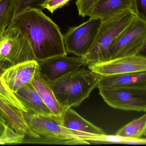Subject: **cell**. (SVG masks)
<instances>
[{"mask_svg":"<svg viewBox=\"0 0 146 146\" xmlns=\"http://www.w3.org/2000/svg\"><path fill=\"white\" fill-rule=\"evenodd\" d=\"M12 25L29 43L38 62L67 55L63 34L42 10L28 9L14 17Z\"/></svg>","mask_w":146,"mask_h":146,"instance_id":"cell-1","label":"cell"},{"mask_svg":"<svg viewBox=\"0 0 146 146\" xmlns=\"http://www.w3.org/2000/svg\"><path fill=\"white\" fill-rule=\"evenodd\" d=\"M100 75L84 67L79 68L60 78L48 82L64 111L80 106L98 87Z\"/></svg>","mask_w":146,"mask_h":146,"instance_id":"cell-2","label":"cell"},{"mask_svg":"<svg viewBox=\"0 0 146 146\" xmlns=\"http://www.w3.org/2000/svg\"><path fill=\"white\" fill-rule=\"evenodd\" d=\"M137 17L133 9H128L102 21L93 45L82 57L87 66L110 61L111 46Z\"/></svg>","mask_w":146,"mask_h":146,"instance_id":"cell-3","label":"cell"},{"mask_svg":"<svg viewBox=\"0 0 146 146\" xmlns=\"http://www.w3.org/2000/svg\"><path fill=\"white\" fill-rule=\"evenodd\" d=\"M26 121L35 138L24 142L49 145H90L73 133L54 116H44L23 112Z\"/></svg>","mask_w":146,"mask_h":146,"instance_id":"cell-4","label":"cell"},{"mask_svg":"<svg viewBox=\"0 0 146 146\" xmlns=\"http://www.w3.org/2000/svg\"><path fill=\"white\" fill-rule=\"evenodd\" d=\"M3 35V40L0 44V69L2 71L19 63L36 60L29 43L12 23Z\"/></svg>","mask_w":146,"mask_h":146,"instance_id":"cell-5","label":"cell"},{"mask_svg":"<svg viewBox=\"0 0 146 146\" xmlns=\"http://www.w3.org/2000/svg\"><path fill=\"white\" fill-rule=\"evenodd\" d=\"M102 20L90 18L80 25L71 27L63 34L67 53L82 57L93 45L98 32Z\"/></svg>","mask_w":146,"mask_h":146,"instance_id":"cell-6","label":"cell"},{"mask_svg":"<svg viewBox=\"0 0 146 146\" xmlns=\"http://www.w3.org/2000/svg\"><path fill=\"white\" fill-rule=\"evenodd\" d=\"M100 95L110 107L123 111L146 112V87L98 88Z\"/></svg>","mask_w":146,"mask_h":146,"instance_id":"cell-7","label":"cell"},{"mask_svg":"<svg viewBox=\"0 0 146 146\" xmlns=\"http://www.w3.org/2000/svg\"><path fill=\"white\" fill-rule=\"evenodd\" d=\"M146 42V22L137 18L110 48V60L139 54Z\"/></svg>","mask_w":146,"mask_h":146,"instance_id":"cell-8","label":"cell"},{"mask_svg":"<svg viewBox=\"0 0 146 146\" xmlns=\"http://www.w3.org/2000/svg\"><path fill=\"white\" fill-rule=\"evenodd\" d=\"M38 72L46 81H53L73 70L87 66L82 57L60 55L38 62Z\"/></svg>","mask_w":146,"mask_h":146,"instance_id":"cell-9","label":"cell"},{"mask_svg":"<svg viewBox=\"0 0 146 146\" xmlns=\"http://www.w3.org/2000/svg\"><path fill=\"white\" fill-rule=\"evenodd\" d=\"M88 68L100 75H112L146 71V56L141 54L89 64Z\"/></svg>","mask_w":146,"mask_h":146,"instance_id":"cell-10","label":"cell"},{"mask_svg":"<svg viewBox=\"0 0 146 146\" xmlns=\"http://www.w3.org/2000/svg\"><path fill=\"white\" fill-rule=\"evenodd\" d=\"M38 69L37 61H28L3 69L1 72V78L6 85L15 94L31 83Z\"/></svg>","mask_w":146,"mask_h":146,"instance_id":"cell-11","label":"cell"},{"mask_svg":"<svg viewBox=\"0 0 146 146\" xmlns=\"http://www.w3.org/2000/svg\"><path fill=\"white\" fill-rule=\"evenodd\" d=\"M146 87V71L100 75L98 88Z\"/></svg>","mask_w":146,"mask_h":146,"instance_id":"cell-12","label":"cell"},{"mask_svg":"<svg viewBox=\"0 0 146 146\" xmlns=\"http://www.w3.org/2000/svg\"><path fill=\"white\" fill-rule=\"evenodd\" d=\"M0 113L6 124L19 134L35 138L23 115V111L8 103L0 97Z\"/></svg>","mask_w":146,"mask_h":146,"instance_id":"cell-13","label":"cell"},{"mask_svg":"<svg viewBox=\"0 0 146 146\" xmlns=\"http://www.w3.org/2000/svg\"><path fill=\"white\" fill-rule=\"evenodd\" d=\"M61 124L80 138L88 133L105 134L101 128L81 116L72 108L67 109L64 111Z\"/></svg>","mask_w":146,"mask_h":146,"instance_id":"cell-14","label":"cell"},{"mask_svg":"<svg viewBox=\"0 0 146 146\" xmlns=\"http://www.w3.org/2000/svg\"><path fill=\"white\" fill-rule=\"evenodd\" d=\"M15 94L29 113L44 116H54L32 82L22 87Z\"/></svg>","mask_w":146,"mask_h":146,"instance_id":"cell-15","label":"cell"},{"mask_svg":"<svg viewBox=\"0 0 146 146\" xmlns=\"http://www.w3.org/2000/svg\"><path fill=\"white\" fill-rule=\"evenodd\" d=\"M133 9V0H99L88 16L103 21L123 11Z\"/></svg>","mask_w":146,"mask_h":146,"instance_id":"cell-16","label":"cell"},{"mask_svg":"<svg viewBox=\"0 0 146 146\" xmlns=\"http://www.w3.org/2000/svg\"><path fill=\"white\" fill-rule=\"evenodd\" d=\"M32 84L44 103L50 110L53 115L61 123L64 111L58 103L49 83L40 75L38 70L35 75Z\"/></svg>","mask_w":146,"mask_h":146,"instance_id":"cell-17","label":"cell"},{"mask_svg":"<svg viewBox=\"0 0 146 146\" xmlns=\"http://www.w3.org/2000/svg\"><path fill=\"white\" fill-rule=\"evenodd\" d=\"M116 135L122 137L140 138L146 136V113L120 129Z\"/></svg>","mask_w":146,"mask_h":146,"instance_id":"cell-18","label":"cell"},{"mask_svg":"<svg viewBox=\"0 0 146 146\" xmlns=\"http://www.w3.org/2000/svg\"><path fill=\"white\" fill-rule=\"evenodd\" d=\"M18 0L0 1V33L3 34L13 22L17 7Z\"/></svg>","mask_w":146,"mask_h":146,"instance_id":"cell-19","label":"cell"},{"mask_svg":"<svg viewBox=\"0 0 146 146\" xmlns=\"http://www.w3.org/2000/svg\"><path fill=\"white\" fill-rule=\"evenodd\" d=\"M0 97L8 103L18 108L24 112H28L21 101L12 92L3 82L0 72Z\"/></svg>","mask_w":146,"mask_h":146,"instance_id":"cell-20","label":"cell"},{"mask_svg":"<svg viewBox=\"0 0 146 146\" xmlns=\"http://www.w3.org/2000/svg\"><path fill=\"white\" fill-rule=\"evenodd\" d=\"M47 1L48 0H18L15 16L28 9L42 10L41 5Z\"/></svg>","mask_w":146,"mask_h":146,"instance_id":"cell-21","label":"cell"},{"mask_svg":"<svg viewBox=\"0 0 146 146\" xmlns=\"http://www.w3.org/2000/svg\"><path fill=\"white\" fill-rule=\"evenodd\" d=\"M99 0H76V5L78 13L82 17L88 16V13L98 1Z\"/></svg>","mask_w":146,"mask_h":146,"instance_id":"cell-22","label":"cell"},{"mask_svg":"<svg viewBox=\"0 0 146 146\" xmlns=\"http://www.w3.org/2000/svg\"><path fill=\"white\" fill-rule=\"evenodd\" d=\"M71 0H48L41 5V9H47L53 14L55 10L67 4Z\"/></svg>","mask_w":146,"mask_h":146,"instance_id":"cell-23","label":"cell"},{"mask_svg":"<svg viewBox=\"0 0 146 146\" xmlns=\"http://www.w3.org/2000/svg\"><path fill=\"white\" fill-rule=\"evenodd\" d=\"M133 10L137 17L146 22V0H133Z\"/></svg>","mask_w":146,"mask_h":146,"instance_id":"cell-24","label":"cell"},{"mask_svg":"<svg viewBox=\"0 0 146 146\" xmlns=\"http://www.w3.org/2000/svg\"><path fill=\"white\" fill-rule=\"evenodd\" d=\"M7 124L0 120V145H2L1 139L6 130Z\"/></svg>","mask_w":146,"mask_h":146,"instance_id":"cell-25","label":"cell"},{"mask_svg":"<svg viewBox=\"0 0 146 146\" xmlns=\"http://www.w3.org/2000/svg\"><path fill=\"white\" fill-rule=\"evenodd\" d=\"M139 54L143 55L146 56V42L144 47H143Z\"/></svg>","mask_w":146,"mask_h":146,"instance_id":"cell-26","label":"cell"},{"mask_svg":"<svg viewBox=\"0 0 146 146\" xmlns=\"http://www.w3.org/2000/svg\"><path fill=\"white\" fill-rule=\"evenodd\" d=\"M3 40V35L2 33H0V42H1Z\"/></svg>","mask_w":146,"mask_h":146,"instance_id":"cell-27","label":"cell"},{"mask_svg":"<svg viewBox=\"0 0 146 146\" xmlns=\"http://www.w3.org/2000/svg\"><path fill=\"white\" fill-rule=\"evenodd\" d=\"M0 120H1V121H3V122H4V123H6V122H5V121H4V119H3V118L2 117V116H1V113H0Z\"/></svg>","mask_w":146,"mask_h":146,"instance_id":"cell-28","label":"cell"},{"mask_svg":"<svg viewBox=\"0 0 146 146\" xmlns=\"http://www.w3.org/2000/svg\"><path fill=\"white\" fill-rule=\"evenodd\" d=\"M0 1H1V0H0Z\"/></svg>","mask_w":146,"mask_h":146,"instance_id":"cell-29","label":"cell"}]
</instances>
